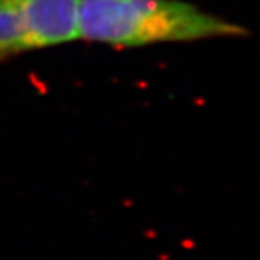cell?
I'll list each match as a JSON object with an SVG mask.
<instances>
[{
    "mask_svg": "<svg viewBox=\"0 0 260 260\" xmlns=\"http://www.w3.org/2000/svg\"><path fill=\"white\" fill-rule=\"evenodd\" d=\"M245 33L182 0H80V40L115 49Z\"/></svg>",
    "mask_w": 260,
    "mask_h": 260,
    "instance_id": "obj_1",
    "label": "cell"
},
{
    "mask_svg": "<svg viewBox=\"0 0 260 260\" xmlns=\"http://www.w3.org/2000/svg\"><path fill=\"white\" fill-rule=\"evenodd\" d=\"M30 50L80 40V0H21Z\"/></svg>",
    "mask_w": 260,
    "mask_h": 260,
    "instance_id": "obj_2",
    "label": "cell"
},
{
    "mask_svg": "<svg viewBox=\"0 0 260 260\" xmlns=\"http://www.w3.org/2000/svg\"><path fill=\"white\" fill-rule=\"evenodd\" d=\"M28 50L21 0H0V63Z\"/></svg>",
    "mask_w": 260,
    "mask_h": 260,
    "instance_id": "obj_3",
    "label": "cell"
}]
</instances>
